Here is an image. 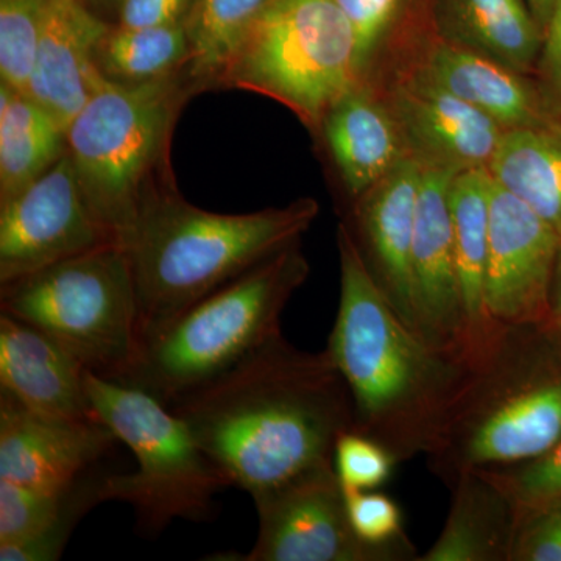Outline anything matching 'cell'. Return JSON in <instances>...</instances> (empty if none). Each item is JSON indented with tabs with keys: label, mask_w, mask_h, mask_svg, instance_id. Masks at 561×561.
<instances>
[{
	"label": "cell",
	"mask_w": 561,
	"mask_h": 561,
	"mask_svg": "<svg viewBox=\"0 0 561 561\" xmlns=\"http://www.w3.org/2000/svg\"><path fill=\"white\" fill-rule=\"evenodd\" d=\"M345 497L351 526L362 541L393 552L400 561L419 560L402 529V513L397 502L371 490L345 489Z\"/></svg>",
	"instance_id": "cell-30"
},
{
	"label": "cell",
	"mask_w": 561,
	"mask_h": 561,
	"mask_svg": "<svg viewBox=\"0 0 561 561\" xmlns=\"http://www.w3.org/2000/svg\"><path fill=\"white\" fill-rule=\"evenodd\" d=\"M251 500L260 522L256 542L245 556L216 560L400 561L357 537L334 463L302 471Z\"/></svg>",
	"instance_id": "cell-10"
},
{
	"label": "cell",
	"mask_w": 561,
	"mask_h": 561,
	"mask_svg": "<svg viewBox=\"0 0 561 561\" xmlns=\"http://www.w3.org/2000/svg\"><path fill=\"white\" fill-rule=\"evenodd\" d=\"M345 14L357 43L362 79L368 80L373 62L401 20L409 0H332Z\"/></svg>",
	"instance_id": "cell-32"
},
{
	"label": "cell",
	"mask_w": 561,
	"mask_h": 561,
	"mask_svg": "<svg viewBox=\"0 0 561 561\" xmlns=\"http://www.w3.org/2000/svg\"><path fill=\"white\" fill-rule=\"evenodd\" d=\"M412 70L486 114L504 131L561 119L540 81L435 35Z\"/></svg>",
	"instance_id": "cell-17"
},
{
	"label": "cell",
	"mask_w": 561,
	"mask_h": 561,
	"mask_svg": "<svg viewBox=\"0 0 561 561\" xmlns=\"http://www.w3.org/2000/svg\"><path fill=\"white\" fill-rule=\"evenodd\" d=\"M423 168L402 158L354 206V241L362 257L398 313L415 328L411 253Z\"/></svg>",
	"instance_id": "cell-16"
},
{
	"label": "cell",
	"mask_w": 561,
	"mask_h": 561,
	"mask_svg": "<svg viewBox=\"0 0 561 561\" xmlns=\"http://www.w3.org/2000/svg\"><path fill=\"white\" fill-rule=\"evenodd\" d=\"M68 153L65 128L31 95L0 83V205Z\"/></svg>",
	"instance_id": "cell-23"
},
{
	"label": "cell",
	"mask_w": 561,
	"mask_h": 561,
	"mask_svg": "<svg viewBox=\"0 0 561 561\" xmlns=\"http://www.w3.org/2000/svg\"><path fill=\"white\" fill-rule=\"evenodd\" d=\"M456 173L423 168L411 273L416 331L437 348L470 354L454 243L449 186Z\"/></svg>",
	"instance_id": "cell-13"
},
{
	"label": "cell",
	"mask_w": 561,
	"mask_h": 561,
	"mask_svg": "<svg viewBox=\"0 0 561 561\" xmlns=\"http://www.w3.org/2000/svg\"><path fill=\"white\" fill-rule=\"evenodd\" d=\"M343 190L362 197L409 157L400 127L386 99L368 80L354 84L324 114L319 130Z\"/></svg>",
	"instance_id": "cell-20"
},
{
	"label": "cell",
	"mask_w": 561,
	"mask_h": 561,
	"mask_svg": "<svg viewBox=\"0 0 561 561\" xmlns=\"http://www.w3.org/2000/svg\"><path fill=\"white\" fill-rule=\"evenodd\" d=\"M195 92L201 90L190 66L140 84L114 83L103 77L66 130L84 198L121 245L144 202L175 184L172 135L181 110Z\"/></svg>",
	"instance_id": "cell-5"
},
{
	"label": "cell",
	"mask_w": 561,
	"mask_h": 561,
	"mask_svg": "<svg viewBox=\"0 0 561 561\" xmlns=\"http://www.w3.org/2000/svg\"><path fill=\"white\" fill-rule=\"evenodd\" d=\"M435 36L527 73L537 72L542 28L524 0H434Z\"/></svg>",
	"instance_id": "cell-22"
},
{
	"label": "cell",
	"mask_w": 561,
	"mask_h": 561,
	"mask_svg": "<svg viewBox=\"0 0 561 561\" xmlns=\"http://www.w3.org/2000/svg\"><path fill=\"white\" fill-rule=\"evenodd\" d=\"M560 438L561 346L546 323H497L468 356L424 456L451 485L463 471L537 459Z\"/></svg>",
	"instance_id": "cell-4"
},
{
	"label": "cell",
	"mask_w": 561,
	"mask_h": 561,
	"mask_svg": "<svg viewBox=\"0 0 561 561\" xmlns=\"http://www.w3.org/2000/svg\"><path fill=\"white\" fill-rule=\"evenodd\" d=\"M117 442L99 419H51L0 393V481L68 490Z\"/></svg>",
	"instance_id": "cell-15"
},
{
	"label": "cell",
	"mask_w": 561,
	"mask_h": 561,
	"mask_svg": "<svg viewBox=\"0 0 561 561\" xmlns=\"http://www.w3.org/2000/svg\"><path fill=\"white\" fill-rule=\"evenodd\" d=\"M87 373L43 331L7 313L0 316V393L39 415L94 420Z\"/></svg>",
	"instance_id": "cell-19"
},
{
	"label": "cell",
	"mask_w": 561,
	"mask_h": 561,
	"mask_svg": "<svg viewBox=\"0 0 561 561\" xmlns=\"http://www.w3.org/2000/svg\"><path fill=\"white\" fill-rule=\"evenodd\" d=\"M397 463L381 443L359 432H345L335 443L334 468L345 489H378L389 481Z\"/></svg>",
	"instance_id": "cell-33"
},
{
	"label": "cell",
	"mask_w": 561,
	"mask_h": 561,
	"mask_svg": "<svg viewBox=\"0 0 561 561\" xmlns=\"http://www.w3.org/2000/svg\"><path fill=\"white\" fill-rule=\"evenodd\" d=\"M524 2L527 3L535 20L540 24L542 33H545V27L546 24H548L549 16H551L553 2H556V0H524Z\"/></svg>",
	"instance_id": "cell-39"
},
{
	"label": "cell",
	"mask_w": 561,
	"mask_h": 561,
	"mask_svg": "<svg viewBox=\"0 0 561 561\" xmlns=\"http://www.w3.org/2000/svg\"><path fill=\"white\" fill-rule=\"evenodd\" d=\"M49 0H0V83L28 95Z\"/></svg>",
	"instance_id": "cell-28"
},
{
	"label": "cell",
	"mask_w": 561,
	"mask_h": 561,
	"mask_svg": "<svg viewBox=\"0 0 561 561\" xmlns=\"http://www.w3.org/2000/svg\"><path fill=\"white\" fill-rule=\"evenodd\" d=\"M489 171L561 238V119L504 131Z\"/></svg>",
	"instance_id": "cell-25"
},
{
	"label": "cell",
	"mask_w": 561,
	"mask_h": 561,
	"mask_svg": "<svg viewBox=\"0 0 561 561\" xmlns=\"http://www.w3.org/2000/svg\"><path fill=\"white\" fill-rule=\"evenodd\" d=\"M110 242L116 241L92 214L66 153L35 183L0 205V284Z\"/></svg>",
	"instance_id": "cell-11"
},
{
	"label": "cell",
	"mask_w": 561,
	"mask_h": 561,
	"mask_svg": "<svg viewBox=\"0 0 561 561\" xmlns=\"http://www.w3.org/2000/svg\"><path fill=\"white\" fill-rule=\"evenodd\" d=\"M110 28L84 0H49L28 95L65 130L103 80L95 51Z\"/></svg>",
	"instance_id": "cell-18"
},
{
	"label": "cell",
	"mask_w": 561,
	"mask_h": 561,
	"mask_svg": "<svg viewBox=\"0 0 561 561\" xmlns=\"http://www.w3.org/2000/svg\"><path fill=\"white\" fill-rule=\"evenodd\" d=\"M319 213L313 198L249 214L210 213L191 205L176 184L154 192L122 243L135 280L140 346L202 298L300 241Z\"/></svg>",
	"instance_id": "cell-3"
},
{
	"label": "cell",
	"mask_w": 561,
	"mask_h": 561,
	"mask_svg": "<svg viewBox=\"0 0 561 561\" xmlns=\"http://www.w3.org/2000/svg\"><path fill=\"white\" fill-rule=\"evenodd\" d=\"M511 561H561V496L519 507Z\"/></svg>",
	"instance_id": "cell-35"
},
{
	"label": "cell",
	"mask_w": 561,
	"mask_h": 561,
	"mask_svg": "<svg viewBox=\"0 0 561 561\" xmlns=\"http://www.w3.org/2000/svg\"><path fill=\"white\" fill-rule=\"evenodd\" d=\"M87 390L98 419L138 460L135 471L103 478L102 501L131 505L142 534H160L175 519H208L230 483L184 420L153 394L94 373H87Z\"/></svg>",
	"instance_id": "cell-8"
},
{
	"label": "cell",
	"mask_w": 561,
	"mask_h": 561,
	"mask_svg": "<svg viewBox=\"0 0 561 561\" xmlns=\"http://www.w3.org/2000/svg\"><path fill=\"white\" fill-rule=\"evenodd\" d=\"M191 43L186 22L164 27L110 28L95 51V65L106 80L140 84L186 69Z\"/></svg>",
	"instance_id": "cell-26"
},
{
	"label": "cell",
	"mask_w": 561,
	"mask_h": 561,
	"mask_svg": "<svg viewBox=\"0 0 561 561\" xmlns=\"http://www.w3.org/2000/svg\"><path fill=\"white\" fill-rule=\"evenodd\" d=\"M0 311L43 331L108 381H124L138 362V300L121 243L0 284Z\"/></svg>",
	"instance_id": "cell-7"
},
{
	"label": "cell",
	"mask_w": 561,
	"mask_h": 561,
	"mask_svg": "<svg viewBox=\"0 0 561 561\" xmlns=\"http://www.w3.org/2000/svg\"><path fill=\"white\" fill-rule=\"evenodd\" d=\"M230 486L254 494L321 465L354 430L353 398L328 351L283 334L169 404Z\"/></svg>",
	"instance_id": "cell-1"
},
{
	"label": "cell",
	"mask_w": 561,
	"mask_h": 561,
	"mask_svg": "<svg viewBox=\"0 0 561 561\" xmlns=\"http://www.w3.org/2000/svg\"><path fill=\"white\" fill-rule=\"evenodd\" d=\"M442 534L419 561H511L519 505L486 470L460 472Z\"/></svg>",
	"instance_id": "cell-21"
},
{
	"label": "cell",
	"mask_w": 561,
	"mask_h": 561,
	"mask_svg": "<svg viewBox=\"0 0 561 561\" xmlns=\"http://www.w3.org/2000/svg\"><path fill=\"white\" fill-rule=\"evenodd\" d=\"M300 241L192 305L142 343L122 381L172 404L230 370L280 332V317L308 279Z\"/></svg>",
	"instance_id": "cell-6"
},
{
	"label": "cell",
	"mask_w": 561,
	"mask_h": 561,
	"mask_svg": "<svg viewBox=\"0 0 561 561\" xmlns=\"http://www.w3.org/2000/svg\"><path fill=\"white\" fill-rule=\"evenodd\" d=\"M337 249L341 300L327 351L353 398V431L398 461L426 454L470 354L437 348L402 319L345 224Z\"/></svg>",
	"instance_id": "cell-2"
},
{
	"label": "cell",
	"mask_w": 561,
	"mask_h": 561,
	"mask_svg": "<svg viewBox=\"0 0 561 561\" xmlns=\"http://www.w3.org/2000/svg\"><path fill=\"white\" fill-rule=\"evenodd\" d=\"M72 486L47 491L0 481V542L25 540L50 526L65 508Z\"/></svg>",
	"instance_id": "cell-31"
},
{
	"label": "cell",
	"mask_w": 561,
	"mask_h": 561,
	"mask_svg": "<svg viewBox=\"0 0 561 561\" xmlns=\"http://www.w3.org/2000/svg\"><path fill=\"white\" fill-rule=\"evenodd\" d=\"M546 327L561 346V243L559 254H557L556 268H553L551 302H549V319Z\"/></svg>",
	"instance_id": "cell-38"
},
{
	"label": "cell",
	"mask_w": 561,
	"mask_h": 561,
	"mask_svg": "<svg viewBox=\"0 0 561 561\" xmlns=\"http://www.w3.org/2000/svg\"><path fill=\"white\" fill-rule=\"evenodd\" d=\"M490 191L491 173L486 168L456 173L449 186L454 243L470 334V351L481 345L497 324V321L486 316L483 302V276L489 253Z\"/></svg>",
	"instance_id": "cell-24"
},
{
	"label": "cell",
	"mask_w": 561,
	"mask_h": 561,
	"mask_svg": "<svg viewBox=\"0 0 561 561\" xmlns=\"http://www.w3.org/2000/svg\"><path fill=\"white\" fill-rule=\"evenodd\" d=\"M362 80L356 36L332 0H272L219 88L271 98L317 131L327 111Z\"/></svg>",
	"instance_id": "cell-9"
},
{
	"label": "cell",
	"mask_w": 561,
	"mask_h": 561,
	"mask_svg": "<svg viewBox=\"0 0 561 561\" xmlns=\"http://www.w3.org/2000/svg\"><path fill=\"white\" fill-rule=\"evenodd\" d=\"M386 101L409 157L421 168L489 169L504 130L486 114L413 70L391 87Z\"/></svg>",
	"instance_id": "cell-14"
},
{
	"label": "cell",
	"mask_w": 561,
	"mask_h": 561,
	"mask_svg": "<svg viewBox=\"0 0 561 561\" xmlns=\"http://www.w3.org/2000/svg\"><path fill=\"white\" fill-rule=\"evenodd\" d=\"M519 507L561 496V438L549 451L523 463L486 470Z\"/></svg>",
	"instance_id": "cell-34"
},
{
	"label": "cell",
	"mask_w": 561,
	"mask_h": 561,
	"mask_svg": "<svg viewBox=\"0 0 561 561\" xmlns=\"http://www.w3.org/2000/svg\"><path fill=\"white\" fill-rule=\"evenodd\" d=\"M561 238L522 198L491 176L490 234L483 276L486 316L502 324L548 323Z\"/></svg>",
	"instance_id": "cell-12"
},
{
	"label": "cell",
	"mask_w": 561,
	"mask_h": 561,
	"mask_svg": "<svg viewBox=\"0 0 561 561\" xmlns=\"http://www.w3.org/2000/svg\"><path fill=\"white\" fill-rule=\"evenodd\" d=\"M105 476L88 472L73 483L69 500L50 526L25 540L0 542V561L60 560L73 530L81 519L102 504V482Z\"/></svg>",
	"instance_id": "cell-29"
},
{
	"label": "cell",
	"mask_w": 561,
	"mask_h": 561,
	"mask_svg": "<svg viewBox=\"0 0 561 561\" xmlns=\"http://www.w3.org/2000/svg\"><path fill=\"white\" fill-rule=\"evenodd\" d=\"M272 0H194L186 18L190 72L198 90L220 87L221 77L251 25Z\"/></svg>",
	"instance_id": "cell-27"
},
{
	"label": "cell",
	"mask_w": 561,
	"mask_h": 561,
	"mask_svg": "<svg viewBox=\"0 0 561 561\" xmlns=\"http://www.w3.org/2000/svg\"><path fill=\"white\" fill-rule=\"evenodd\" d=\"M537 73L542 90L561 113V0L553 2L551 16L542 33Z\"/></svg>",
	"instance_id": "cell-37"
},
{
	"label": "cell",
	"mask_w": 561,
	"mask_h": 561,
	"mask_svg": "<svg viewBox=\"0 0 561 561\" xmlns=\"http://www.w3.org/2000/svg\"><path fill=\"white\" fill-rule=\"evenodd\" d=\"M194 0H122L121 27L150 28L186 22Z\"/></svg>",
	"instance_id": "cell-36"
}]
</instances>
